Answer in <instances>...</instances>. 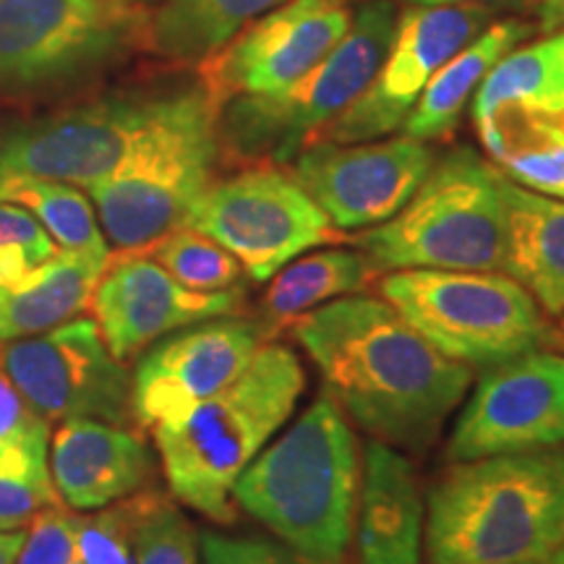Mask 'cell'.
Returning a JSON list of instances; mask_svg holds the SVG:
<instances>
[{"label": "cell", "mask_w": 564, "mask_h": 564, "mask_svg": "<svg viewBox=\"0 0 564 564\" xmlns=\"http://www.w3.org/2000/svg\"><path fill=\"white\" fill-rule=\"evenodd\" d=\"M429 564H523L564 546V449L453 465L426 507Z\"/></svg>", "instance_id": "obj_2"}, {"label": "cell", "mask_w": 564, "mask_h": 564, "mask_svg": "<svg viewBox=\"0 0 564 564\" xmlns=\"http://www.w3.org/2000/svg\"><path fill=\"white\" fill-rule=\"evenodd\" d=\"M0 366L26 405L45 421L131 419V373L105 345L95 319H70L19 337L0 350Z\"/></svg>", "instance_id": "obj_13"}, {"label": "cell", "mask_w": 564, "mask_h": 564, "mask_svg": "<svg viewBox=\"0 0 564 564\" xmlns=\"http://www.w3.org/2000/svg\"><path fill=\"white\" fill-rule=\"evenodd\" d=\"M47 421L0 442V531H17L45 507L58 505L47 465Z\"/></svg>", "instance_id": "obj_29"}, {"label": "cell", "mask_w": 564, "mask_h": 564, "mask_svg": "<svg viewBox=\"0 0 564 564\" xmlns=\"http://www.w3.org/2000/svg\"><path fill=\"white\" fill-rule=\"evenodd\" d=\"M494 19L497 13L474 6H408L398 13L392 40L369 87L312 141L358 144L390 137L411 116L436 70Z\"/></svg>", "instance_id": "obj_12"}, {"label": "cell", "mask_w": 564, "mask_h": 564, "mask_svg": "<svg viewBox=\"0 0 564 564\" xmlns=\"http://www.w3.org/2000/svg\"><path fill=\"white\" fill-rule=\"evenodd\" d=\"M556 337H560V345L564 348V314H562V322H560V329H556Z\"/></svg>", "instance_id": "obj_41"}, {"label": "cell", "mask_w": 564, "mask_h": 564, "mask_svg": "<svg viewBox=\"0 0 564 564\" xmlns=\"http://www.w3.org/2000/svg\"><path fill=\"white\" fill-rule=\"evenodd\" d=\"M564 442V356L544 348L486 366L449 440L457 463L560 447Z\"/></svg>", "instance_id": "obj_16"}, {"label": "cell", "mask_w": 564, "mask_h": 564, "mask_svg": "<svg viewBox=\"0 0 564 564\" xmlns=\"http://www.w3.org/2000/svg\"><path fill=\"white\" fill-rule=\"evenodd\" d=\"M129 512L133 564H199L196 533L181 507L158 491L123 499Z\"/></svg>", "instance_id": "obj_30"}, {"label": "cell", "mask_w": 564, "mask_h": 564, "mask_svg": "<svg viewBox=\"0 0 564 564\" xmlns=\"http://www.w3.org/2000/svg\"><path fill=\"white\" fill-rule=\"evenodd\" d=\"M105 3H112V6H131V9H141V6L150 3V0H105Z\"/></svg>", "instance_id": "obj_40"}, {"label": "cell", "mask_w": 564, "mask_h": 564, "mask_svg": "<svg viewBox=\"0 0 564 564\" xmlns=\"http://www.w3.org/2000/svg\"><path fill=\"white\" fill-rule=\"evenodd\" d=\"M324 390L377 442L421 453L440 436L474 373L429 345L384 299L348 295L293 322Z\"/></svg>", "instance_id": "obj_1"}, {"label": "cell", "mask_w": 564, "mask_h": 564, "mask_svg": "<svg viewBox=\"0 0 564 564\" xmlns=\"http://www.w3.org/2000/svg\"><path fill=\"white\" fill-rule=\"evenodd\" d=\"M89 306L112 356L129 361L175 329L241 314L243 291H192L147 251H129L121 259L110 257Z\"/></svg>", "instance_id": "obj_18"}, {"label": "cell", "mask_w": 564, "mask_h": 564, "mask_svg": "<svg viewBox=\"0 0 564 564\" xmlns=\"http://www.w3.org/2000/svg\"><path fill=\"white\" fill-rule=\"evenodd\" d=\"M398 13L394 0L358 6L345 37L306 76L274 95L232 97L220 105V147L253 165L293 162L324 126L369 87L392 40Z\"/></svg>", "instance_id": "obj_6"}, {"label": "cell", "mask_w": 564, "mask_h": 564, "mask_svg": "<svg viewBox=\"0 0 564 564\" xmlns=\"http://www.w3.org/2000/svg\"><path fill=\"white\" fill-rule=\"evenodd\" d=\"M535 30L541 34L564 30V0H539V9H535Z\"/></svg>", "instance_id": "obj_37"}, {"label": "cell", "mask_w": 564, "mask_h": 564, "mask_svg": "<svg viewBox=\"0 0 564 564\" xmlns=\"http://www.w3.org/2000/svg\"><path fill=\"white\" fill-rule=\"evenodd\" d=\"M434 162L429 141L405 133L358 144L312 141L295 154L291 173L343 232L392 220Z\"/></svg>", "instance_id": "obj_15"}, {"label": "cell", "mask_w": 564, "mask_h": 564, "mask_svg": "<svg viewBox=\"0 0 564 564\" xmlns=\"http://www.w3.org/2000/svg\"><path fill=\"white\" fill-rule=\"evenodd\" d=\"M539 32L535 24L525 19H494L486 30L460 47L453 58L436 70L434 79L423 89L411 116L405 118V133L421 141H434L447 137L457 129L465 108L474 102V95L489 70L505 58L507 53L523 45Z\"/></svg>", "instance_id": "obj_22"}, {"label": "cell", "mask_w": 564, "mask_h": 564, "mask_svg": "<svg viewBox=\"0 0 564 564\" xmlns=\"http://www.w3.org/2000/svg\"><path fill=\"white\" fill-rule=\"evenodd\" d=\"M470 110L476 123L499 110L564 116V30L507 53L481 82Z\"/></svg>", "instance_id": "obj_25"}, {"label": "cell", "mask_w": 564, "mask_h": 564, "mask_svg": "<svg viewBox=\"0 0 564 564\" xmlns=\"http://www.w3.org/2000/svg\"><path fill=\"white\" fill-rule=\"evenodd\" d=\"M147 13L105 0H0V91H40L100 68Z\"/></svg>", "instance_id": "obj_11"}, {"label": "cell", "mask_w": 564, "mask_h": 564, "mask_svg": "<svg viewBox=\"0 0 564 564\" xmlns=\"http://www.w3.org/2000/svg\"><path fill=\"white\" fill-rule=\"evenodd\" d=\"M217 110L158 133L108 178L87 188L97 220L118 251H147L188 223L215 183L220 158Z\"/></svg>", "instance_id": "obj_9"}, {"label": "cell", "mask_w": 564, "mask_h": 564, "mask_svg": "<svg viewBox=\"0 0 564 564\" xmlns=\"http://www.w3.org/2000/svg\"><path fill=\"white\" fill-rule=\"evenodd\" d=\"M523 564H564V546L560 549V552L541 556V560H533V562H523Z\"/></svg>", "instance_id": "obj_39"}, {"label": "cell", "mask_w": 564, "mask_h": 564, "mask_svg": "<svg viewBox=\"0 0 564 564\" xmlns=\"http://www.w3.org/2000/svg\"><path fill=\"white\" fill-rule=\"evenodd\" d=\"M76 546L82 564H133L129 512L123 499L87 518H76Z\"/></svg>", "instance_id": "obj_33"}, {"label": "cell", "mask_w": 564, "mask_h": 564, "mask_svg": "<svg viewBox=\"0 0 564 564\" xmlns=\"http://www.w3.org/2000/svg\"><path fill=\"white\" fill-rule=\"evenodd\" d=\"M379 293L429 345L465 366H494L541 348L544 308L507 272L394 270Z\"/></svg>", "instance_id": "obj_8"}, {"label": "cell", "mask_w": 564, "mask_h": 564, "mask_svg": "<svg viewBox=\"0 0 564 564\" xmlns=\"http://www.w3.org/2000/svg\"><path fill=\"white\" fill-rule=\"evenodd\" d=\"M217 110L202 84L123 91L0 131V175L24 173L89 188L158 133Z\"/></svg>", "instance_id": "obj_7"}, {"label": "cell", "mask_w": 564, "mask_h": 564, "mask_svg": "<svg viewBox=\"0 0 564 564\" xmlns=\"http://www.w3.org/2000/svg\"><path fill=\"white\" fill-rule=\"evenodd\" d=\"M204 564H316L303 560L293 549L270 539L257 535H225L215 531H204L202 539Z\"/></svg>", "instance_id": "obj_35"}, {"label": "cell", "mask_w": 564, "mask_h": 564, "mask_svg": "<svg viewBox=\"0 0 564 564\" xmlns=\"http://www.w3.org/2000/svg\"><path fill=\"white\" fill-rule=\"evenodd\" d=\"M303 387L299 356L282 343H264L225 390L183 419L154 426L173 497L215 523H232V486L291 419Z\"/></svg>", "instance_id": "obj_4"}, {"label": "cell", "mask_w": 564, "mask_h": 564, "mask_svg": "<svg viewBox=\"0 0 564 564\" xmlns=\"http://www.w3.org/2000/svg\"><path fill=\"white\" fill-rule=\"evenodd\" d=\"M147 253L160 267H165L181 285L192 288V291L220 293L241 288V262L220 243L212 241L199 230L188 228V225L173 230L171 236L147 249Z\"/></svg>", "instance_id": "obj_31"}, {"label": "cell", "mask_w": 564, "mask_h": 564, "mask_svg": "<svg viewBox=\"0 0 564 564\" xmlns=\"http://www.w3.org/2000/svg\"><path fill=\"white\" fill-rule=\"evenodd\" d=\"M58 253V243L30 209L0 202V282L24 278Z\"/></svg>", "instance_id": "obj_32"}, {"label": "cell", "mask_w": 564, "mask_h": 564, "mask_svg": "<svg viewBox=\"0 0 564 564\" xmlns=\"http://www.w3.org/2000/svg\"><path fill=\"white\" fill-rule=\"evenodd\" d=\"M24 531H0V564H13L19 556V549L24 544Z\"/></svg>", "instance_id": "obj_38"}, {"label": "cell", "mask_w": 564, "mask_h": 564, "mask_svg": "<svg viewBox=\"0 0 564 564\" xmlns=\"http://www.w3.org/2000/svg\"><path fill=\"white\" fill-rule=\"evenodd\" d=\"M476 129L507 178L564 202V116L499 110Z\"/></svg>", "instance_id": "obj_24"}, {"label": "cell", "mask_w": 564, "mask_h": 564, "mask_svg": "<svg viewBox=\"0 0 564 564\" xmlns=\"http://www.w3.org/2000/svg\"><path fill=\"white\" fill-rule=\"evenodd\" d=\"M280 3L285 0H160L147 19L150 42L165 58L204 63Z\"/></svg>", "instance_id": "obj_27"}, {"label": "cell", "mask_w": 564, "mask_h": 564, "mask_svg": "<svg viewBox=\"0 0 564 564\" xmlns=\"http://www.w3.org/2000/svg\"><path fill=\"white\" fill-rule=\"evenodd\" d=\"M361 465L345 413L327 392L253 457L232 502L303 560L343 564L352 539Z\"/></svg>", "instance_id": "obj_3"}, {"label": "cell", "mask_w": 564, "mask_h": 564, "mask_svg": "<svg viewBox=\"0 0 564 564\" xmlns=\"http://www.w3.org/2000/svg\"><path fill=\"white\" fill-rule=\"evenodd\" d=\"M186 225L228 249L257 282L343 238L295 175L272 162L212 183Z\"/></svg>", "instance_id": "obj_10"}, {"label": "cell", "mask_w": 564, "mask_h": 564, "mask_svg": "<svg viewBox=\"0 0 564 564\" xmlns=\"http://www.w3.org/2000/svg\"><path fill=\"white\" fill-rule=\"evenodd\" d=\"M377 272H505L507 212L502 171L470 147L432 165L392 220L356 238Z\"/></svg>", "instance_id": "obj_5"}, {"label": "cell", "mask_w": 564, "mask_h": 564, "mask_svg": "<svg viewBox=\"0 0 564 564\" xmlns=\"http://www.w3.org/2000/svg\"><path fill=\"white\" fill-rule=\"evenodd\" d=\"M152 453L139 434L118 423L68 419L51 442V474L61 502L95 512L144 489Z\"/></svg>", "instance_id": "obj_19"}, {"label": "cell", "mask_w": 564, "mask_h": 564, "mask_svg": "<svg viewBox=\"0 0 564 564\" xmlns=\"http://www.w3.org/2000/svg\"><path fill=\"white\" fill-rule=\"evenodd\" d=\"M373 274L377 267L364 253L345 249H312L306 257L301 253V259H293L272 278L262 306L264 327L274 337L285 324H293L324 303L361 293Z\"/></svg>", "instance_id": "obj_26"}, {"label": "cell", "mask_w": 564, "mask_h": 564, "mask_svg": "<svg viewBox=\"0 0 564 564\" xmlns=\"http://www.w3.org/2000/svg\"><path fill=\"white\" fill-rule=\"evenodd\" d=\"M30 523L13 564H82L76 546V514H70L63 502L40 510Z\"/></svg>", "instance_id": "obj_34"}, {"label": "cell", "mask_w": 564, "mask_h": 564, "mask_svg": "<svg viewBox=\"0 0 564 564\" xmlns=\"http://www.w3.org/2000/svg\"><path fill=\"white\" fill-rule=\"evenodd\" d=\"M356 512L358 564H421L426 507L415 468L392 444H366Z\"/></svg>", "instance_id": "obj_20"}, {"label": "cell", "mask_w": 564, "mask_h": 564, "mask_svg": "<svg viewBox=\"0 0 564 564\" xmlns=\"http://www.w3.org/2000/svg\"><path fill=\"white\" fill-rule=\"evenodd\" d=\"M0 202L30 209L61 251L110 262L108 238L100 228L95 207L79 192V186L37 178V175L6 173L0 175Z\"/></svg>", "instance_id": "obj_28"}, {"label": "cell", "mask_w": 564, "mask_h": 564, "mask_svg": "<svg viewBox=\"0 0 564 564\" xmlns=\"http://www.w3.org/2000/svg\"><path fill=\"white\" fill-rule=\"evenodd\" d=\"M507 212L505 272L549 316L564 314V202L518 186L502 173Z\"/></svg>", "instance_id": "obj_21"}, {"label": "cell", "mask_w": 564, "mask_h": 564, "mask_svg": "<svg viewBox=\"0 0 564 564\" xmlns=\"http://www.w3.org/2000/svg\"><path fill=\"white\" fill-rule=\"evenodd\" d=\"M350 21L345 0H285L204 61L202 87L215 108L288 89L333 53Z\"/></svg>", "instance_id": "obj_14"}, {"label": "cell", "mask_w": 564, "mask_h": 564, "mask_svg": "<svg viewBox=\"0 0 564 564\" xmlns=\"http://www.w3.org/2000/svg\"><path fill=\"white\" fill-rule=\"evenodd\" d=\"M267 340L262 319L217 316L152 343L131 377L133 419L144 429L183 419L225 390Z\"/></svg>", "instance_id": "obj_17"}, {"label": "cell", "mask_w": 564, "mask_h": 564, "mask_svg": "<svg viewBox=\"0 0 564 564\" xmlns=\"http://www.w3.org/2000/svg\"><path fill=\"white\" fill-rule=\"evenodd\" d=\"M105 267L108 262L61 251L40 270L0 282V343L47 333L82 316Z\"/></svg>", "instance_id": "obj_23"}, {"label": "cell", "mask_w": 564, "mask_h": 564, "mask_svg": "<svg viewBox=\"0 0 564 564\" xmlns=\"http://www.w3.org/2000/svg\"><path fill=\"white\" fill-rule=\"evenodd\" d=\"M411 6H474L491 13H525L539 9V0H408Z\"/></svg>", "instance_id": "obj_36"}]
</instances>
